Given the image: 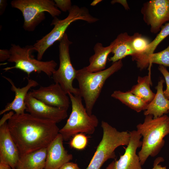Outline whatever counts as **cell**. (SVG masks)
<instances>
[{"instance_id": "1", "label": "cell", "mask_w": 169, "mask_h": 169, "mask_svg": "<svg viewBox=\"0 0 169 169\" xmlns=\"http://www.w3.org/2000/svg\"><path fill=\"white\" fill-rule=\"evenodd\" d=\"M8 124L20 155L47 148L60 130L54 122L25 113L14 114Z\"/></svg>"}, {"instance_id": "2", "label": "cell", "mask_w": 169, "mask_h": 169, "mask_svg": "<svg viewBox=\"0 0 169 169\" xmlns=\"http://www.w3.org/2000/svg\"><path fill=\"white\" fill-rule=\"evenodd\" d=\"M136 127L143 137L141 149L138 153L142 166L149 156H156L164 146L163 138L169 134V116L165 115L154 118L151 115H146L143 122Z\"/></svg>"}, {"instance_id": "3", "label": "cell", "mask_w": 169, "mask_h": 169, "mask_svg": "<svg viewBox=\"0 0 169 169\" xmlns=\"http://www.w3.org/2000/svg\"><path fill=\"white\" fill-rule=\"evenodd\" d=\"M122 60L113 63L107 69L97 72L88 71L85 67L77 70L76 79L80 95L84 101L88 114L92 115L93 107L98 99L104 84L110 76L123 66Z\"/></svg>"}, {"instance_id": "4", "label": "cell", "mask_w": 169, "mask_h": 169, "mask_svg": "<svg viewBox=\"0 0 169 169\" xmlns=\"http://www.w3.org/2000/svg\"><path fill=\"white\" fill-rule=\"evenodd\" d=\"M78 20L85 21L91 23L97 22L99 19L92 16L88 10L85 7H79L73 5L69 11L68 16L64 19H59L54 18L51 25H54L51 31L41 39L37 41L33 46L37 52V59L41 60L46 50L56 41H59L63 37L69 25Z\"/></svg>"}, {"instance_id": "5", "label": "cell", "mask_w": 169, "mask_h": 169, "mask_svg": "<svg viewBox=\"0 0 169 169\" xmlns=\"http://www.w3.org/2000/svg\"><path fill=\"white\" fill-rule=\"evenodd\" d=\"M68 95L71 103L72 111L66 124L59 130V133L65 141L79 133L93 134L99 123L97 116L88 114L80 95H74L70 93Z\"/></svg>"}, {"instance_id": "6", "label": "cell", "mask_w": 169, "mask_h": 169, "mask_svg": "<svg viewBox=\"0 0 169 169\" xmlns=\"http://www.w3.org/2000/svg\"><path fill=\"white\" fill-rule=\"evenodd\" d=\"M102 139L86 169H100L104 163L110 159H115V150L121 146H127L130 140L129 132L119 131L107 122L102 121Z\"/></svg>"}, {"instance_id": "7", "label": "cell", "mask_w": 169, "mask_h": 169, "mask_svg": "<svg viewBox=\"0 0 169 169\" xmlns=\"http://www.w3.org/2000/svg\"><path fill=\"white\" fill-rule=\"evenodd\" d=\"M10 56L8 61L14 63L15 65L3 69L5 71L13 69L21 70L28 76L33 72L44 73L49 77L56 70L57 64L54 60L42 61L34 58L32 53L35 51L33 45L21 47L19 45L11 44L9 49Z\"/></svg>"}, {"instance_id": "8", "label": "cell", "mask_w": 169, "mask_h": 169, "mask_svg": "<svg viewBox=\"0 0 169 169\" xmlns=\"http://www.w3.org/2000/svg\"><path fill=\"white\" fill-rule=\"evenodd\" d=\"M11 7L19 10L24 19L23 28L28 32H33L45 18V12L54 18L61 14V11L52 0H13Z\"/></svg>"}, {"instance_id": "9", "label": "cell", "mask_w": 169, "mask_h": 169, "mask_svg": "<svg viewBox=\"0 0 169 169\" xmlns=\"http://www.w3.org/2000/svg\"><path fill=\"white\" fill-rule=\"evenodd\" d=\"M59 42V65L53 74V79L55 83L60 85L67 95L70 93L74 95H80L79 89L73 86L77 70L73 66L70 59L69 47L72 42L69 40L66 33Z\"/></svg>"}, {"instance_id": "10", "label": "cell", "mask_w": 169, "mask_h": 169, "mask_svg": "<svg viewBox=\"0 0 169 169\" xmlns=\"http://www.w3.org/2000/svg\"><path fill=\"white\" fill-rule=\"evenodd\" d=\"M141 13L143 19L154 33L160 32L163 24L169 21V0H151L144 3Z\"/></svg>"}, {"instance_id": "11", "label": "cell", "mask_w": 169, "mask_h": 169, "mask_svg": "<svg viewBox=\"0 0 169 169\" xmlns=\"http://www.w3.org/2000/svg\"><path fill=\"white\" fill-rule=\"evenodd\" d=\"M130 140L124 153L117 160L112 161L105 169H142L137 149L141 146L142 137L137 130L129 132Z\"/></svg>"}, {"instance_id": "12", "label": "cell", "mask_w": 169, "mask_h": 169, "mask_svg": "<svg viewBox=\"0 0 169 169\" xmlns=\"http://www.w3.org/2000/svg\"><path fill=\"white\" fill-rule=\"evenodd\" d=\"M29 92L32 96L48 105L67 110L69 106V98L58 84L41 86Z\"/></svg>"}, {"instance_id": "13", "label": "cell", "mask_w": 169, "mask_h": 169, "mask_svg": "<svg viewBox=\"0 0 169 169\" xmlns=\"http://www.w3.org/2000/svg\"><path fill=\"white\" fill-rule=\"evenodd\" d=\"M25 103L26 111L38 118L57 123L68 116L67 110L48 105L32 96L29 92L26 97Z\"/></svg>"}, {"instance_id": "14", "label": "cell", "mask_w": 169, "mask_h": 169, "mask_svg": "<svg viewBox=\"0 0 169 169\" xmlns=\"http://www.w3.org/2000/svg\"><path fill=\"white\" fill-rule=\"evenodd\" d=\"M62 136L59 133L47 148V156L44 169H59L73 159L64 148Z\"/></svg>"}, {"instance_id": "15", "label": "cell", "mask_w": 169, "mask_h": 169, "mask_svg": "<svg viewBox=\"0 0 169 169\" xmlns=\"http://www.w3.org/2000/svg\"><path fill=\"white\" fill-rule=\"evenodd\" d=\"M19 156V150L6 122L0 126V161L7 164L12 169H15Z\"/></svg>"}, {"instance_id": "16", "label": "cell", "mask_w": 169, "mask_h": 169, "mask_svg": "<svg viewBox=\"0 0 169 169\" xmlns=\"http://www.w3.org/2000/svg\"><path fill=\"white\" fill-rule=\"evenodd\" d=\"M11 85V90L14 92V98L11 102L8 103L5 108L0 111V115L10 110H13L15 114L19 115L25 113L26 109L25 100L28 91L32 87L38 85V83L35 80L27 78L28 83L25 86L21 88H17L13 82L10 78L3 76Z\"/></svg>"}, {"instance_id": "17", "label": "cell", "mask_w": 169, "mask_h": 169, "mask_svg": "<svg viewBox=\"0 0 169 169\" xmlns=\"http://www.w3.org/2000/svg\"><path fill=\"white\" fill-rule=\"evenodd\" d=\"M164 82V80L161 78L156 87L157 91L155 96L144 112L145 115H150L157 118L169 112V100L165 97L163 93Z\"/></svg>"}, {"instance_id": "18", "label": "cell", "mask_w": 169, "mask_h": 169, "mask_svg": "<svg viewBox=\"0 0 169 169\" xmlns=\"http://www.w3.org/2000/svg\"><path fill=\"white\" fill-rule=\"evenodd\" d=\"M47 148L20 155L15 169H44L47 156Z\"/></svg>"}, {"instance_id": "19", "label": "cell", "mask_w": 169, "mask_h": 169, "mask_svg": "<svg viewBox=\"0 0 169 169\" xmlns=\"http://www.w3.org/2000/svg\"><path fill=\"white\" fill-rule=\"evenodd\" d=\"M131 36L127 33L119 34L112 42V52L113 56L108 59L109 61L114 63L128 55L132 56L134 52L131 45Z\"/></svg>"}, {"instance_id": "20", "label": "cell", "mask_w": 169, "mask_h": 169, "mask_svg": "<svg viewBox=\"0 0 169 169\" xmlns=\"http://www.w3.org/2000/svg\"><path fill=\"white\" fill-rule=\"evenodd\" d=\"M112 42L107 46L104 47L102 43H97L94 47V54L89 58V64L85 67L89 71L97 72L105 69L108 57L111 53Z\"/></svg>"}, {"instance_id": "21", "label": "cell", "mask_w": 169, "mask_h": 169, "mask_svg": "<svg viewBox=\"0 0 169 169\" xmlns=\"http://www.w3.org/2000/svg\"><path fill=\"white\" fill-rule=\"evenodd\" d=\"M152 84L150 75L142 77L139 76L137 83L129 91L148 105L153 99L156 94L150 88Z\"/></svg>"}, {"instance_id": "22", "label": "cell", "mask_w": 169, "mask_h": 169, "mask_svg": "<svg viewBox=\"0 0 169 169\" xmlns=\"http://www.w3.org/2000/svg\"><path fill=\"white\" fill-rule=\"evenodd\" d=\"M111 96L137 112L145 110L148 105L141 99L129 90L126 92L115 90L112 93Z\"/></svg>"}, {"instance_id": "23", "label": "cell", "mask_w": 169, "mask_h": 169, "mask_svg": "<svg viewBox=\"0 0 169 169\" xmlns=\"http://www.w3.org/2000/svg\"><path fill=\"white\" fill-rule=\"evenodd\" d=\"M152 63L169 67V45L162 51L148 55L137 65L140 69L143 70Z\"/></svg>"}, {"instance_id": "24", "label": "cell", "mask_w": 169, "mask_h": 169, "mask_svg": "<svg viewBox=\"0 0 169 169\" xmlns=\"http://www.w3.org/2000/svg\"><path fill=\"white\" fill-rule=\"evenodd\" d=\"M169 35V22L162 26L159 33L154 39L150 42L144 53L135 58L134 60L136 61V64L140 63L148 55L153 53L160 43Z\"/></svg>"}, {"instance_id": "25", "label": "cell", "mask_w": 169, "mask_h": 169, "mask_svg": "<svg viewBox=\"0 0 169 169\" xmlns=\"http://www.w3.org/2000/svg\"><path fill=\"white\" fill-rule=\"evenodd\" d=\"M150 43L148 38L139 33L132 35L131 45L134 52V54L131 56L132 59L143 54Z\"/></svg>"}, {"instance_id": "26", "label": "cell", "mask_w": 169, "mask_h": 169, "mask_svg": "<svg viewBox=\"0 0 169 169\" xmlns=\"http://www.w3.org/2000/svg\"><path fill=\"white\" fill-rule=\"evenodd\" d=\"M70 143V146L78 150H82L86 146L88 143V138L84 135L77 134L73 136Z\"/></svg>"}, {"instance_id": "27", "label": "cell", "mask_w": 169, "mask_h": 169, "mask_svg": "<svg viewBox=\"0 0 169 169\" xmlns=\"http://www.w3.org/2000/svg\"><path fill=\"white\" fill-rule=\"evenodd\" d=\"M158 69L163 76L166 84V89L163 91L164 94L169 100V72L165 67L161 65L159 66Z\"/></svg>"}, {"instance_id": "28", "label": "cell", "mask_w": 169, "mask_h": 169, "mask_svg": "<svg viewBox=\"0 0 169 169\" xmlns=\"http://www.w3.org/2000/svg\"><path fill=\"white\" fill-rule=\"evenodd\" d=\"M54 1L56 7L64 12H69L72 6L70 0H54Z\"/></svg>"}, {"instance_id": "29", "label": "cell", "mask_w": 169, "mask_h": 169, "mask_svg": "<svg viewBox=\"0 0 169 169\" xmlns=\"http://www.w3.org/2000/svg\"><path fill=\"white\" fill-rule=\"evenodd\" d=\"M9 50L3 49L0 50V61L2 62L8 60L10 56Z\"/></svg>"}, {"instance_id": "30", "label": "cell", "mask_w": 169, "mask_h": 169, "mask_svg": "<svg viewBox=\"0 0 169 169\" xmlns=\"http://www.w3.org/2000/svg\"><path fill=\"white\" fill-rule=\"evenodd\" d=\"M164 161L162 157H159L156 159L154 162L153 167L151 169H166V166H162L159 163Z\"/></svg>"}, {"instance_id": "31", "label": "cell", "mask_w": 169, "mask_h": 169, "mask_svg": "<svg viewBox=\"0 0 169 169\" xmlns=\"http://www.w3.org/2000/svg\"><path fill=\"white\" fill-rule=\"evenodd\" d=\"M59 169H81L78 165L72 162H68L64 164Z\"/></svg>"}, {"instance_id": "32", "label": "cell", "mask_w": 169, "mask_h": 169, "mask_svg": "<svg viewBox=\"0 0 169 169\" xmlns=\"http://www.w3.org/2000/svg\"><path fill=\"white\" fill-rule=\"evenodd\" d=\"M14 114V112L13 111H10L6 114H4L0 120V126H1L5 122H7V120H8Z\"/></svg>"}, {"instance_id": "33", "label": "cell", "mask_w": 169, "mask_h": 169, "mask_svg": "<svg viewBox=\"0 0 169 169\" xmlns=\"http://www.w3.org/2000/svg\"><path fill=\"white\" fill-rule=\"evenodd\" d=\"M7 2L5 0H0V14L2 15L3 13L7 7Z\"/></svg>"}, {"instance_id": "34", "label": "cell", "mask_w": 169, "mask_h": 169, "mask_svg": "<svg viewBox=\"0 0 169 169\" xmlns=\"http://www.w3.org/2000/svg\"><path fill=\"white\" fill-rule=\"evenodd\" d=\"M121 3L124 7L125 9H129V7L127 4V3L126 0H113L111 1L112 4H114L115 3Z\"/></svg>"}, {"instance_id": "35", "label": "cell", "mask_w": 169, "mask_h": 169, "mask_svg": "<svg viewBox=\"0 0 169 169\" xmlns=\"http://www.w3.org/2000/svg\"><path fill=\"white\" fill-rule=\"evenodd\" d=\"M0 169H12L8 164L5 163L0 161Z\"/></svg>"}, {"instance_id": "36", "label": "cell", "mask_w": 169, "mask_h": 169, "mask_svg": "<svg viewBox=\"0 0 169 169\" xmlns=\"http://www.w3.org/2000/svg\"><path fill=\"white\" fill-rule=\"evenodd\" d=\"M102 1V0H95L92 2L90 5L92 6H94L96 5L97 4Z\"/></svg>"}]
</instances>
